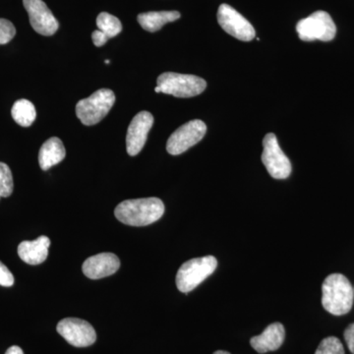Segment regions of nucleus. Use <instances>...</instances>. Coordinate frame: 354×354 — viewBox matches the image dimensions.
<instances>
[{
	"label": "nucleus",
	"mask_w": 354,
	"mask_h": 354,
	"mask_svg": "<svg viewBox=\"0 0 354 354\" xmlns=\"http://www.w3.org/2000/svg\"><path fill=\"white\" fill-rule=\"evenodd\" d=\"M165 214V205L158 198H141L121 202L114 209L118 221L131 227H146L160 220Z\"/></svg>",
	"instance_id": "f257e3e1"
},
{
	"label": "nucleus",
	"mask_w": 354,
	"mask_h": 354,
	"mask_svg": "<svg viewBox=\"0 0 354 354\" xmlns=\"http://www.w3.org/2000/svg\"><path fill=\"white\" fill-rule=\"evenodd\" d=\"M354 290L351 281L342 274H332L324 281L322 304L324 308L335 316L348 313L353 308Z\"/></svg>",
	"instance_id": "f03ea898"
},
{
	"label": "nucleus",
	"mask_w": 354,
	"mask_h": 354,
	"mask_svg": "<svg viewBox=\"0 0 354 354\" xmlns=\"http://www.w3.org/2000/svg\"><path fill=\"white\" fill-rule=\"evenodd\" d=\"M218 267L214 256L194 258L184 263L176 274V286L179 291L188 293L209 278Z\"/></svg>",
	"instance_id": "7ed1b4c3"
},
{
	"label": "nucleus",
	"mask_w": 354,
	"mask_h": 354,
	"mask_svg": "<svg viewBox=\"0 0 354 354\" xmlns=\"http://www.w3.org/2000/svg\"><path fill=\"white\" fill-rule=\"evenodd\" d=\"M115 95L109 88H101L76 104V115L86 127L101 122L113 108Z\"/></svg>",
	"instance_id": "20e7f679"
},
{
	"label": "nucleus",
	"mask_w": 354,
	"mask_h": 354,
	"mask_svg": "<svg viewBox=\"0 0 354 354\" xmlns=\"http://www.w3.org/2000/svg\"><path fill=\"white\" fill-rule=\"evenodd\" d=\"M158 86L162 93L176 97H192L202 94L207 88L204 79L187 74L165 72L158 76Z\"/></svg>",
	"instance_id": "39448f33"
},
{
	"label": "nucleus",
	"mask_w": 354,
	"mask_h": 354,
	"mask_svg": "<svg viewBox=\"0 0 354 354\" xmlns=\"http://www.w3.org/2000/svg\"><path fill=\"white\" fill-rule=\"evenodd\" d=\"M297 31L301 41H330L337 34V27L329 13L316 11L297 23Z\"/></svg>",
	"instance_id": "423d86ee"
},
{
	"label": "nucleus",
	"mask_w": 354,
	"mask_h": 354,
	"mask_svg": "<svg viewBox=\"0 0 354 354\" xmlns=\"http://www.w3.org/2000/svg\"><path fill=\"white\" fill-rule=\"evenodd\" d=\"M263 147L262 162L270 176L276 179L288 178L291 174L290 160L281 150L274 133L266 135Z\"/></svg>",
	"instance_id": "0eeeda50"
},
{
	"label": "nucleus",
	"mask_w": 354,
	"mask_h": 354,
	"mask_svg": "<svg viewBox=\"0 0 354 354\" xmlns=\"http://www.w3.org/2000/svg\"><path fill=\"white\" fill-rule=\"evenodd\" d=\"M206 132V124L202 120H194L185 123L169 137L167 144V152L172 156L186 152L191 147L199 143Z\"/></svg>",
	"instance_id": "6e6552de"
},
{
	"label": "nucleus",
	"mask_w": 354,
	"mask_h": 354,
	"mask_svg": "<svg viewBox=\"0 0 354 354\" xmlns=\"http://www.w3.org/2000/svg\"><path fill=\"white\" fill-rule=\"evenodd\" d=\"M58 334L76 348H87L95 344L97 334L87 321L78 318H65L57 324Z\"/></svg>",
	"instance_id": "1a4fd4ad"
},
{
	"label": "nucleus",
	"mask_w": 354,
	"mask_h": 354,
	"mask_svg": "<svg viewBox=\"0 0 354 354\" xmlns=\"http://www.w3.org/2000/svg\"><path fill=\"white\" fill-rule=\"evenodd\" d=\"M218 22L227 34L239 41H250L255 38L253 26L228 4H221L218 7Z\"/></svg>",
	"instance_id": "9d476101"
},
{
	"label": "nucleus",
	"mask_w": 354,
	"mask_h": 354,
	"mask_svg": "<svg viewBox=\"0 0 354 354\" xmlns=\"http://www.w3.org/2000/svg\"><path fill=\"white\" fill-rule=\"evenodd\" d=\"M23 4L32 29L38 34L50 37L57 32L59 23L43 0H23Z\"/></svg>",
	"instance_id": "9b49d317"
},
{
	"label": "nucleus",
	"mask_w": 354,
	"mask_h": 354,
	"mask_svg": "<svg viewBox=\"0 0 354 354\" xmlns=\"http://www.w3.org/2000/svg\"><path fill=\"white\" fill-rule=\"evenodd\" d=\"M153 124V116L149 111H141L133 118L127 130V149L128 155L134 157L145 146L149 132Z\"/></svg>",
	"instance_id": "f8f14e48"
},
{
	"label": "nucleus",
	"mask_w": 354,
	"mask_h": 354,
	"mask_svg": "<svg viewBox=\"0 0 354 354\" xmlns=\"http://www.w3.org/2000/svg\"><path fill=\"white\" fill-rule=\"evenodd\" d=\"M120 261L113 253H101L88 258L84 262V274L88 279H99L111 276L118 271Z\"/></svg>",
	"instance_id": "ddd939ff"
},
{
	"label": "nucleus",
	"mask_w": 354,
	"mask_h": 354,
	"mask_svg": "<svg viewBox=\"0 0 354 354\" xmlns=\"http://www.w3.org/2000/svg\"><path fill=\"white\" fill-rule=\"evenodd\" d=\"M286 337L285 327L281 323H272L264 332L250 339L251 346L257 353H266L281 348Z\"/></svg>",
	"instance_id": "4468645a"
},
{
	"label": "nucleus",
	"mask_w": 354,
	"mask_h": 354,
	"mask_svg": "<svg viewBox=\"0 0 354 354\" xmlns=\"http://www.w3.org/2000/svg\"><path fill=\"white\" fill-rule=\"evenodd\" d=\"M50 245V239L46 236H39L36 241H23L18 246V255L27 264L39 265L48 258Z\"/></svg>",
	"instance_id": "2eb2a0df"
},
{
	"label": "nucleus",
	"mask_w": 354,
	"mask_h": 354,
	"mask_svg": "<svg viewBox=\"0 0 354 354\" xmlns=\"http://www.w3.org/2000/svg\"><path fill=\"white\" fill-rule=\"evenodd\" d=\"M66 156L64 143L57 137L46 140L39 153V164L43 171H48L53 165L59 164Z\"/></svg>",
	"instance_id": "dca6fc26"
},
{
	"label": "nucleus",
	"mask_w": 354,
	"mask_h": 354,
	"mask_svg": "<svg viewBox=\"0 0 354 354\" xmlns=\"http://www.w3.org/2000/svg\"><path fill=\"white\" fill-rule=\"evenodd\" d=\"M180 16L178 11H153L139 14L137 20L145 31L155 32L160 31L167 23L178 20Z\"/></svg>",
	"instance_id": "f3484780"
},
{
	"label": "nucleus",
	"mask_w": 354,
	"mask_h": 354,
	"mask_svg": "<svg viewBox=\"0 0 354 354\" xmlns=\"http://www.w3.org/2000/svg\"><path fill=\"white\" fill-rule=\"evenodd\" d=\"M11 114L15 122L23 127H31L37 118L36 108L28 100H19L15 102L11 109Z\"/></svg>",
	"instance_id": "a211bd4d"
},
{
	"label": "nucleus",
	"mask_w": 354,
	"mask_h": 354,
	"mask_svg": "<svg viewBox=\"0 0 354 354\" xmlns=\"http://www.w3.org/2000/svg\"><path fill=\"white\" fill-rule=\"evenodd\" d=\"M97 29L104 32L109 39H113L122 31V24L115 16L106 12L99 14L97 18Z\"/></svg>",
	"instance_id": "6ab92c4d"
},
{
	"label": "nucleus",
	"mask_w": 354,
	"mask_h": 354,
	"mask_svg": "<svg viewBox=\"0 0 354 354\" xmlns=\"http://www.w3.org/2000/svg\"><path fill=\"white\" fill-rule=\"evenodd\" d=\"M14 183L10 167L0 162V198H7L13 193Z\"/></svg>",
	"instance_id": "aec40b11"
},
{
	"label": "nucleus",
	"mask_w": 354,
	"mask_h": 354,
	"mask_svg": "<svg viewBox=\"0 0 354 354\" xmlns=\"http://www.w3.org/2000/svg\"><path fill=\"white\" fill-rule=\"evenodd\" d=\"M315 354H344V348L337 337H329L321 342Z\"/></svg>",
	"instance_id": "412c9836"
},
{
	"label": "nucleus",
	"mask_w": 354,
	"mask_h": 354,
	"mask_svg": "<svg viewBox=\"0 0 354 354\" xmlns=\"http://www.w3.org/2000/svg\"><path fill=\"white\" fill-rule=\"evenodd\" d=\"M16 29L10 21L0 19V44H6L12 41Z\"/></svg>",
	"instance_id": "4be33fe9"
},
{
	"label": "nucleus",
	"mask_w": 354,
	"mask_h": 354,
	"mask_svg": "<svg viewBox=\"0 0 354 354\" xmlns=\"http://www.w3.org/2000/svg\"><path fill=\"white\" fill-rule=\"evenodd\" d=\"M13 285L14 277L12 272L9 271L8 268L3 263L0 262V286L9 288V286Z\"/></svg>",
	"instance_id": "5701e85b"
},
{
	"label": "nucleus",
	"mask_w": 354,
	"mask_h": 354,
	"mask_svg": "<svg viewBox=\"0 0 354 354\" xmlns=\"http://www.w3.org/2000/svg\"><path fill=\"white\" fill-rule=\"evenodd\" d=\"M344 339L348 344L349 351L354 354V323L351 324L344 330Z\"/></svg>",
	"instance_id": "b1692460"
},
{
	"label": "nucleus",
	"mask_w": 354,
	"mask_h": 354,
	"mask_svg": "<svg viewBox=\"0 0 354 354\" xmlns=\"http://www.w3.org/2000/svg\"><path fill=\"white\" fill-rule=\"evenodd\" d=\"M92 39L95 46L100 48V46H102L104 44H106V41H108L109 39L104 34V32L100 31V30H95V31L93 32Z\"/></svg>",
	"instance_id": "393cba45"
},
{
	"label": "nucleus",
	"mask_w": 354,
	"mask_h": 354,
	"mask_svg": "<svg viewBox=\"0 0 354 354\" xmlns=\"http://www.w3.org/2000/svg\"><path fill=\"white\" fill-rule=\"evenodd\" d=\"M6 354H24V353H23L22 349L19 346H13L7 349Z\"/></svg>",
	"instance_id": "a878e982"
},
{
	"label": "nucleus",
	"mask_w": 354,
	"mask_h": 354,
	"mask_svg": "<svg viewBox=\"0 0 354 354\" xmlns=\"http://www.w3.org/2000/svg\"><path fill=\"white\" fill-rule=\"evenodd\" d=\"M214 354H230V353H227V351H216V353Z\"/></svg>",
	"instance_id": "bb28decb"
},
{
	"label": "nucleus",
	"mask_w": 354,
	"mask_h": 354,
	"mask_svg": "<svg viewBox=\"0 0 354 354\" xmlns=\"http://www.w3.org/2000/svg\"><path fill=\"white\" fill-rule=\"evenodd\" d=\"M155 92L156 93H162V90H160V88L157 86V87L155 88Z\"/></svg>",
	"instance_id": "cd10ccee"
},
{
	"label": "nucleus",
	"mask_w": 354,
	"mask_h": 354,
	"mask_svg": "<svg viewBox=\"0 0 354 354\" xmlns=\"http://www.w3.org/2000/svg\"><path fill=\"white\" fill-rule=\"evenodd\" d=\"M106 64H111V62H109V60H106Z\"/></svg>",
	"instance_id": "c85d7f7f"
},
{
	"label": "nucleus",
	"mask_w": 354,
	"mask_h": 354,
	"mask_svg": "<svg viewBox=\"0 0 354 354\" xmlns=\"http://www.w3.org/2000/svg\"><path fill=\"white\" fill-rule=\"evenodd\" d=\"M353 290H354V288H353Z\"/></svg>",
	"instance_id": "c756f323"
}]
</instances>
